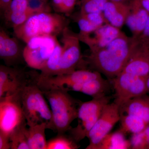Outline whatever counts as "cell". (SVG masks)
<instances>
[{
	"mask_svg": "<svg viewBox=\"0 0 149 149\" xmlns=\"http://www.w3.org/2000/svg\"><path fill=\"white\" fill-rule=\"evenodd\" d=\"M137 42V38L122 32L105 47L91 52L88 62L96 71L112 80L122 72Z\"/></svg>",
	"mask_w": 149,
	"mask_h": 149,
	"instance_id": "cell-1",
	"label": "cell"
},
{
	"mask_svg": "<svg viewBox=\"0 0 149 149\" xmlns=\"http://www.w3.org/2000/svg\"><path fill=\"white\" fill-rule=\"evenodd\" d=\"M67 24V20L63 15L43 12L34 14L13 30L16 37L27 44L36 37H56L62 34Z\"/></svg>",
	"mask_w": 149,
	"mask_h": 149,
	"instance_id": "cell-2",
	"label": "cell"
},
{
	"mask_svg": "<svg viewBox=\"0 0 149 149\" xmlns=\"http://www.w3.org/2000/svg\"><path fill=\"white\" fill-rule=\"evenodd\" d=\"M22 109L27 125L31 127L45 123L48 129L54 131L52 111L43 91L36 81L28 82L20 93Z\"/></svg>",
	"mask_w": 149,
	"mask_h": 149,
	"instance_id": "cell-3",
	"label": "cell"
},
{
	"mask_svg": "<svg viewBox=\"0 0 149 149\" xmlns=\"http://www.w3.org/2000/svg\"><path fill=\"white\" fill-rule=\"evenodd\" d=\"M42 91L50 106L54 131L58 134H64L77 118L79 102L66 90L55 89Z\"/></svg>",
	"mask_w": 149,
	"mask_h": 149,
	"instance_id": "cell-4",
	"label": "cell"
},
{
	"mask_svg": "<svg viewBox=\"0 0 149 149\" xmlns=\"http://www.w3.org/2000/svg\"><path fill=\"white\" fill-rule=\"evenodd\" d=\"M111 96L107 95L91 100L79 102L77 126L68 130L70 136L78 143L87 138L90 132L98 119L102 110L110 103Z\"/></svg>",
	"mask_w": 149,
	"mask_h": 149,
	"instance_id": "cell-5",
	"label": "cell"
},
{
	"mask_svg": "<svg viewBox=\"0 0 149 149\" xmlns=\"http://www.w3.org/2000/svg\"><path fill=\"white\" fill-rule=\"evenodd\" d=\"M20 92L0 98V133H11L27 123L20 100Z\"/></svg>",
	"mask_w": 149,
	"mask_h": 149,
	"instance_id": "cell-6",
	"label": "cell"
},
{
	"mask_svg": "<svg viewBox=\"0 0 149 149\" xmlns=\"http://www.w3.org/2000/svg\"><path fill=\"white\" fill-rule=\"evenodd\" d=\"M146 78L121 72L112 79L114 102L120 107L129 100L147 94Z\"/></svg>",
	"mask_w": 149,
	"mask_h": 149,
	"instance_id": "cell-7",
	"label": "cell"
},
{
	"mask_svg": "<svg viewBox=\"0 0 149 149\" xmlns=\"http://www.w3.org/2000/svg\"><path fill=\"white\" fill-rule=\"evenodd\" d=\"M58 42L56 37L40 36L32 38L23 49L24 61L29 67L41 71Z\"/></svg>",
	"mask_w": 149,
	"mask_h": 149,
	"instance_id": "cell-8",
	"label": "cell"
},
{
	"mask_svg": "<svg viewBox=\"0 0 149 149\" xmlns=\"http://www.w3.org/2000/svg\"><path fill=\"white\" fill-rule=\"evenodd\" d=\"M102 77L97 71L86 69H79L68 74H58L46 77L35 78L37 85L42 91L51 89L66 90L73 84L84 83Z\"/></svg>",
	"mask_w": 149,
	"mask_h": 149,
	"instance_id": "cell-9",
	"label": "cell"
},
{
	"mask_svg": "<svg viewBox=\"0 0 149 149\" xmlns=\"http://www.w3.org/2000/svg\"><path fill=\"white\" fill-rule=\"evenodd\" d=\"M61 34L62 51L56 75L68 74L77 70L81 58L80 41L78 35L71 32L68 27Z\"/></svg>",
	"mask_w": 149,
	"mask_h": 149,
	"instance_id": "cell-10",
	"label": "cell"
},
{
	"mask_svg": "<svg viewBox=\"0 0 149 149\" xmlns=\"http://www.w3.org/2000/svg\"><path fill=\"white\" fill-rule=\"evenodd\" d=\"M120 119L119 107L115 103H109L102 110L98 119L88 133L89 145L86 149H96L97 147Z\"/></svg>",
	"mask_w": 149,
	"mask_h": 149,
	"instance_id": "cell-11",
	"label": "cell"
},
{
	"mask_svg": "<svg viewBox=\"0 0 149 149\" xmlns=\"http://www.w3.org/2000/svg\"><path fill=\"white\" fill-rule=\"evenodd\" d=\"M121 32L119 28L107 23L91 34L77 35L80 41L89 47L91 52H94L106 47Z\"/></svg>",
	"mask_w": 149,
	"mask_h": 149,
	"instance_id": "cell-12",
	"label": "cell"
},
{
	"mask_svg": "<svg viewBox=\"0 0 149 149\" xmlns=\"http://www.w3.org/2000/svg\"><path fill=\"white\" fill-rule=\"evenodd\" d=\"M28 82L20 70L6 65H1L0 98L20 92Z\"/></svg>",
	"mask_w": 149,
	"mask_h": 149,
	"instance_id": "cell-13",
	"label": "cell"
},
{
	"mask_svg": "<svg viewBox=\"0 0 149 149\" xmlns=\"http://www.w3.org/2000/svg\"><path fill=\"white\" fill-rule=\"evenodd\" d=\"M122 72L147 78L149 75V48L138 40Z\"/></svg>",
	"mask_w": 149,
	"mask_h": 149,
	"instance_id": "cell-14",
	"label": "cell"
},
{
	"mask_svg": "<svg viewBox=\"0 0 149 149\" xmlns=\"http://www.w3.org/2000/svg\"><path fill=\"white\" fill-rule=\"evenodd\" d=\"M0 57L6 65L10 67L23 58V50L21 51L17 40L10 37L2 28L0 30Z\"/></svg>",
	"mask_w": 149,
	"mask_h": 149,
	"instance_id": "cell-15",
	"label": "cell"
},
{
	"mask_svg": "<svg viewBox=\"0 0 149 149\" xmlns=\"http://www.w3.org/2000/svg\"><path fill=\"white\" fill-rule=\"evenodd\" d=\"M130 13L125 24L132 33V37L138 38L143 32L149 16L139 0H131L129 4Z\"/></svg>",
	"mask_w": 149,
	"mask_h": 149,
	"instance_id": "cell-16",
	"label": "cell"
},
{
	"mask_svg": "<svg viewBox=\"0 0 149 149\" xmlns=\"http://www.w3.org/2000/svg\"><path fill=\"white\" fill-rule=\"evenodd\" d=\"M130 11L129 5L109 0L106 4L103 13L109 24L120 29L126 23Z\"/></svg>",
	"mask_w": 149,
	"mask_h": 149,
	"instance_id": "cell-17",
	"label": "cell"
},
{
	"mask_svg": "<svg viewBox=\"0 0 149 149\" xmlns=\"http://www.w3.org/2000/svg\"><path fill=\"white\" fill-rule=\"evenodd\" d=\"M110 85L108 80L102 77L84 83L73 84L68 89V91L80 92L91 96L93 98H99L107 95L110 88Z\"/></svg>",
	"mask_w": 149,
	"mask_h": 149,
	"instance_id": "cell-18",
	"label": "cell"
},
{
	"mask_svg": "<svg viewBox=\"0 0 149 149\" xmlns=\"http://www.w3.org/2000/svg\"><path fill=\"white\" fill-rule=\"evenodd\" d=\"M120 114L136 116L149 125V97L146 94L129 100L119 107Z\"/></svg>",
	"mask_w": 149,
	"mask_h": 149,
	"instance_id": "cell-19",
	"label": "cell"
},
{
	"mask_svg": "<svg viewBox=\"0 0 149 149\" xmlns=\"http://www.w3.org/2000/svg\"><path fill=\"white\" fill-rule=\"evenodd\" d=\"M27 130V139L30 149H47V141L45 131L48 129L45 123L28 127Z\"/></svg>",
	"mask_w": 149,
	"mask_h": 149,
	"instance_id": "cell-20",
	"label": "cell"
},
{
	"mask_svg": "<svg viewBox=\"0 0 149 149\" xmlns=\"http://www.w3.org/2000/svg\"><path fill=\"white\" fill-rule=\"evenodd\" d=\"M125 134L120 130L109 133L102 139L96 149H131L130 140L125 137Z\"/></svg>",
	"mask_w": 149,
	"mask_h": 149,
	"instance_id": "cell-21",
	"label": "cell"
},
{
	"mask_svg": "<svg viewBox=\"0 0 149 149\" xmlns=\"http://www.w3.org/2000/svg\"><path fill=\"white\" fill-rule=\"evenodd\" d=\"M119 130L124 134H136L143 132L148 126L143 120L136 116L120 114Z\"/></svg>",
	"mask_w": 149,
	"mask_h": 149,
	"instance_id": "cell-22",
	"label": "cell"
},
{
	"mask_svg": "<svg viewBox=\"0 0 149 149\" xmlns=\"http://www.w3.org/2000/svg\"><path fill=\"white\" fill-rule=\"evenodd\" d=\"M62 51L61 45L58 42L52 54L48 59L45 67L41 70V73L37 77H46L56 75L61 58Z\"/></svg>",
	"mask_w": 149,
	"mask_h": 149,
	"instance_id": "cell-23",
	"label": "cell"
},
{
	"mask_svg": "<svg viewBox=\"0 0 149 149\" xmlns=\"http://www.w3.org/2000/svg\"><path fill=\"white\" fill-rule=\"evenodd\" d=\"M27 123H24L11 133V149H30L27 139Z\"/></svg>",
	"mask_w": 149,
	"mask_h": 149,
	"instance_id": "cell-24",
	"label": "cell"
},
{
	"mask_svg": "<svg viewBox=\"0 0 149 149\" xmlns=\"http://www.w3.org/2000/svg\"><path fill=\"white\" fill-rule=\"evenodd\" d=\"M79 148L77 142L64 133L58 134L47 141V149H76Z\"/></svg>",
	"mask_w": 149,
	"mask_h": 149,
	"instance_id": "cell-25",
	"label": "cell"
},
{
	"mask_svg": "<svg viewBox=\"0 0 149 149\" xmlns=\"http://www.w3.org/2000/svg\"><path fill=\"white\" fill-rule=\"evenodd\" d=\"M37 13L35 10L29 8L28 10L20 12H8L3 14L6 21L14 27L24 23L30 17Z\"/></svg>",
	"mask_w": 149,
	"mask_h": 149,
	"instance_id": "cell-26",
	"label": "cell"
},
{
	"mask_svg": "<svg viewBox=\"0 0 149 149\" xmlns=\"http://www.w3.org/2000/svg\"><path fill=\"white\" fill-rule=\"evenodd\" d=\"M109 0H81L80 13L103 12L106 4Z\"/></svg>",
	"mask_w": 149,
	"mask_h": 149,
	"instance_id": "cell-27",
	"label": "cell"
},
{
	"mask_svg": "<svg viewBox=\"0 0 149 149\" xmlns=\"http://www.w3.org/2000/svg\"><path fill=\"white\" fill-rule=\"evenodd\" d=\"M77 0H52L53 8L59 13L68 14L74 9Z\"/></svg>",
	"mask_w": 149,
	"mask_h": 149,
	"instance_id": "cell-28",
	"label": "cell"
},
{
	"mask_svg": "<svg viewBox=\"0 0 149 149\" xmlns=\"http://www.w3.org/2000/svg\"><path fill=\"white\" fill-rule=\"evenodd\" d=\"M76 21L80 29L79 34L82 35L91 34L99 28L91 23V22L80 13L76 17Z\"/></svg>",
	"mask_w": 149,
	"mask_h": 149,
	"instance_id": "cell-29",
	"label": "cell"
},
{
	"mask_svg": "<svg viewBox=\"0 0 149 149\" xmlns=\"http://www.w3.org/2000/svg\"><path fill=\"white\" fill-rule=\"evenodd\" d=\"M80 13L97 27H100L104 24L109 23L103 12Z\"/></svg>",
	"mask_w": 149,
	"mask_h": 149,
	"instance_id": "cell-30",
	"label": "cell"
},
{
	"mask_svg": "<svg viewBox=\"0 0 149 149\" xmlns=\"http://www.w3.org/2000/svg\"><path fill=\"white\" fill-rule=\"evenodd\" d=\"M130 141L131 149H148L143 131L132 134Z\"/></svg>",
	"mask_w": 149,
	"mask_h": 149,
	"instance_id": "cell-31",
	"label": "cell"
},
{
	"mask_svg": "<svg viewBox=\"0 0 149 149\" xmlns=\"http://www.w3.org/2000/svg\"><path fill=\"white\" fill-rule=\"evenodd\" d=\"M137 39L141 44L149 48V16L143 32Z\"/></svg>",
	"mask_w": 149,
	"mask_h": 149,
	"instance_id": "cell-32",
	"label": "cell"
},
{
	"mask_svg": "<svg viewBox=\"0 0 149 149\" xmlns=\"http://www.w3.org/2000/svg\"><path fill=\"white\" fill-rule=\"evenodd\" d=\"M11 149L10 136L0 133V149Z\"/></svg>",
	"mask_w": 149,
	"mask_h": 149,
	"instance_id": "cell-33",
	"label": "cell"
},
{
	"mask_svg": "<svg viewBox=\"0 0 149 149\" xmlns=\"http://www.w3.org/2000/svg\"><path fill=\"white\" fill-rule=\"evenodd\" d=\"M13 0H0V8L3 13L8 10Z\"/></svg>",
	"mask_w": 149,
	"mask_h": 149,
	"instance_id": "cell-34",
	"label": "cell"
},
{
	"mask_svg": "<svg viewBox=\"0 0 149 149\" xmlns=\"http://www.w3.org/2000/svg\"><path fill=\"white\" fill-rule=\"evenodd\" d=\"M141 5L149 13V0H139Z\"/></svg>",
	"mask_w": 149,
	"mask_h": 149,
	"instance_id": "cell-35",
	"label": "cell"
},
{
	"mask_svg": "<svg viewBox=\"0 0 149 149\" xmlns=\"http://www.w3.org/2000/svg\"><path fill=\"white\" fill-rule=\"evenodd\" d=\"M148 149H149V125L143 131Z\"/></svg>",
	"mask_w": 149,
	"mask_h": 149,
	"instance_id": "cell-36",
	"label": "cell"
},
{
	"mask_svg": "<svg viewBox=\"0 0 149 149\" xmlns=\"http://www.w3.org/2000/svg\"><path fill=\"white\" fill-rule=\"evenodd\" d=\"M146 84L147 93H149V75L146 78Z\"/></svg>",
	"mask_w": 149,
	"mask_h": 149,
	"instance_id": "cell-37",
	"label": "cell"
},
{
	"mask_svg": "<svg viewBox=\"0 0 149 149\" xmlns=\"http://www.w3.org/2000/svg\"><path fill=\"white\" fill-rule=\"evenodd\" d=\"M109 1H114L120 2L125 3L128 0H109Z\"/></svg>",
	"mask_w": 149,
	"mask_h": 149,
	"instance_id": "cell-38",
	"label": "cell"
}]
</instances>
